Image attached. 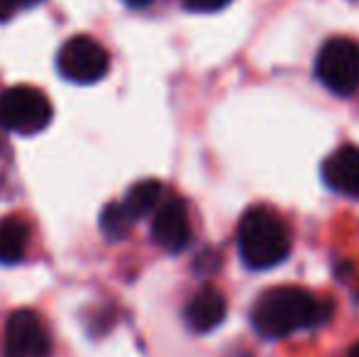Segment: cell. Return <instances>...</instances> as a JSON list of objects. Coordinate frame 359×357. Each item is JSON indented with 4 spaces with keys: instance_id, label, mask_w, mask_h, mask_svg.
<instances>
[{
    "instance_id": "6da1fadb",
    "label": "cell",
    "mask_w": 359,
    "mask_h": 357,
    "mask_svg": "<svg viewBox=\"0 0 359 357\" xmlns=\"http://www.w3.org/2000/svg\"><path fill=\"white\" fill-rule=\"evenodd\" d=\"M332 314L330 301L316 299L311 291L298 286L269 289L252 306V328L266 340L288 338L296 330L316 328Z\"/></svg>"
},
{
    "instance_id": "7a4b0ae2",
    "label": "cell",
    "mask_w": 359,
    "mask_h": 357,
    "mask_svg": "<svg viewBox=\"0 0 359 357\" xmlns=\"http://www.w3.org/2000/svg\"><path fill=\"white\" fill-rule=\"evenodd\" d=\"M237 248L247 267L271 269L284 262L291 252V233L276 210L255 206L240 220Z\"/></svg>"
},
{
    "instance_id": "3957f363",
    "label": "cell",
    "mask_w": 359,
    "mask_h": 357,
    "mask_svg": "<svg viewBox=\"0 0 359 357\" xmlns=\"http://www.w3.org/2000/svg\"><path fill=\"white\" fill-rule=\"evenodd\" d=\"M52 123V103L39 88L13 86L0 95V125L18 135H37Z\"/></svg>"
},
{
    "instance_id": "277c9868",
    "label": "cell",
    "mask_w": 359,
    "mask_h": 357,
    "mask_svg": "<svg viewBox=\"0 0 359 357\" xmlns=\"http://www.w3.org/2000/svg\"><path fill=\"white\" fill-rule=\"evenodd\" d=\"M316 74L327 90L352 95L359 90V44L350 37H332L316 59Z\"/></svg>"
},
{
    "instance_id": "5b68a950",
    "label": "cell",
    "mask_w": 359,
    "mask_h": 357,
    "mask_svg": "<svg viewBox=\"0 0 359 357\" xmlns=\"http://www.w3.org/2000/svg\"><path fill=\"white\" fill-rule=\"evenodd\" d=\"M57 69L72 83H95L108 74L110 57L98 39L88 34H76L59 47Z\"/></svg>"
},
{
    "instance_id": "8992f818",
    "label": "cell",
    "mask_w": 359,
    "mask_h": 357,
    "mask_svg": "<svg viewBox=\"0 0 359 357\" xmlns=\"http://www.w3.org/2000/svg\"><path fill=\"white\" fill-rule=\"evenodd\" d=\"M49 338L34 311L18 309L5 323V357H44Z\"/></svg>"
},
{
    "instance_id": "52a82bcc",
    "label": "cell",
    "mask_w": 359,
    "mask_h": 357,
    "mask_svg": "<svg viewBox=\"0 0 359 357\" xmlns=\"http://www.w3.org/2000/svg\"><path fill=\"white\" fill-rule=\"evenodd\" d=\"M151 240L171 255L186 250V245L191 243V223L184 201L171 198L156 210L151 220Z\"/></svg>"
},
{
    "instance_id": "ba28073f",
    "label": "cell",
    "mask_w": 359,
    "mask_h": 357,
    "mask_svg": "<svg viewBox=\"0 0 359 357\" xmlns=\"http://www.w3.org/2000/svg\"><path fill=\"white\" fill-rule=\"evenodd\" d=\"M323 179L332 191L359 198V147L345 144L323 162Z\"/></svg>"
},
{
    "instance_id": "9c48e42d",
    "label": "cell",
    "mask_w": 359,
    "mask_h": 357,
    "mask_svg": "<svg viewBox=\"0 0 359 357\" xmlns=\"http://www.w3.org/2000/svg\"><path fill=\"white\" fill-rule=\"evenodd\" d=\"M227 316V299L220 289L205 286L194 299L186 304L184 318L194 333H210L225 321Z\"/></svg>"
},
{
    "instance_id": "30bf717a",
    "label": "cell",
    "mask_w": 359,
    "mask_h": 357,
    "mask_svg": "<svg viewBox=\"0 0 359 357\" xmlns=\"http://www.w3.org/2000/svg\"><path fill=\"white\" fill-rule=\"evenodd\" d=\"M29 240V225L22 218H3L0 220V264H15L25 257Z\"/></svg>"
},
{
    "instance_id": "8fae6325",
    "label": "cell",
    "mask_w": 359,
    "mask_h": 357,
    "mask_svg": "<svg viewBox=\"0 0 359 357\" xmlns=\"http://www.w3.org/2000/svg\"><path fill=\"white\" fill-rule=\"evenodd\" d=\"M161 194H164V186H161V181L144 179V181H140V184H135L133 189L125 194L123 206L128 208V213L133 215V220H137V218H142V215L149 213V210L156 208Z\"/></svg>"
},
{
    "instance_id": "7c38bea8",
    "label": "cell",
    "mask_w": 359,
    "mask_h": 357,
    "mask_svg": "<svg viewBox=\"0 0 359 357\" xmlns=\"http://www.w3.org/2000/svg\"><path fill=\"white\" fill-rule=\"evenodd\" d=\"M133 215L123 203H108L100 213V230L108 240H123L133 228Z\"/></svg>"
},
{
    "instance_id": "4fadbf2b",
    "label": "cell",
    "mask_w": 359,
    "mask_h": 357,
    "mask_svg": "<svg viewBox=\"0 0 359 357\" xmlns=\"http://www.w3.org/2000/svg\"><path fill=\"white\" fill-rule=\"evenodd\" d=\"M186 10H194V13H215L222 10L225 5H230L232 0H181Z\"/></svg>"
},
{
    "instance_id": "5bb4252c",
    "label": "cell",
    "mask_w": 359,
    "mask_h": 357,
    "mask_svg": "<svg viewBox=\"0 0 359 357\" xmlns=\"http://www.w3.org/2000/svg\"><path fill=\"white\" fill-rule=\"evenodd\" d=\"M18 8H22L20 0H0V22H8Z\"/></svg>"
},
{
    "instance_id": "9a60e30c",
    "label": "cell",
    "mask_w": 359,
    "mask_h": 357,
    "mask_svg": "<svg viewBox=\"0 0 359 357\" xmlns=\"http://www.w3.org/2000/svg\"><path fill=\"white\" fill-rule=\"evenodd\" d=\"M128 5H133V8H142V5H149L151 0H125Z\"/></svg>"
},
{
    "instance_id": "2e32d148",
    "label": "cell",
    "mask_w": 359,
    "mask_h": 357,
    "mask_svg": "<svg viewBox=\"0 0 359 357\" xmlns=\"http://www.w3.org/2000/svg\"><path fill=\"white\" fill-rule=\"evenodd\" d=\"M42 3V0H20V5H22V8H29V5H39Z\"/></svg>"
},
{
    "instance_id": "e0dca14e",
    "label": "cell",
    "mask_w": 359,
    "mask_h": 357,
    "mask_svg": "<svg viewBox=\"0 0 359 357\" xmlns=\"http://www.w3.org/2000/svg\"><path fill=\"white\" fill-rule=\"evenodd\" d=\"M347 357H359V343H355L350 348V353H347Z\"/></svg>"
}]
</instances>
